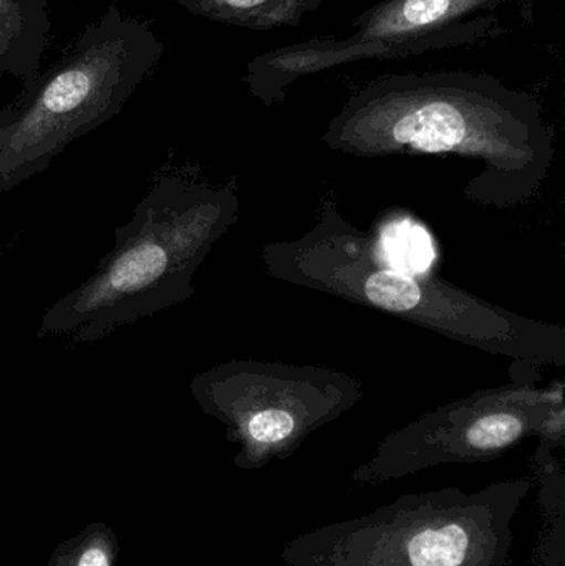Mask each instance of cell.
<instances>
[{
  "label": "cell",
  "mask_w": 565,
  "mask_h": 566,
  "mask_svg": "<svg viewBox=\"0 0 565 566\" xmlns=\"http://www.w3.org/2000/svg\"><path fill=\"white\" fill-rule=\"evenodd\" d=\"M355 158L454 156L481 165L471 205L511 209L536 198L554 163V129L530 93L473 72L377 76L344 103L322 135Z\"/></svg>",
  "instance_id": "cell-1"
},
{
  "label": "cell",
  "mask_w": 565,
  "mask_h": 566,
  "mask_svg": "<svg viewBox=\"0 0 565 566\" xmlns=\"http://www.w3.org/2000/svg\"><path fill=\"white\" fill-rule=\"evenodd\" d=\"M238 218V179L216 186L188 166H163L112 251L46 308L36 335L86 345L195 298L196 272Z\"/></svg>",
  "instance_id": "cell-2"
},
{
  "label": "cell",
  "mask_w": 565,
  "mask_h": 566,
  "mask_svg": "<svg viewBox=\"0 0 565 566\" xmlns=\"http://www.w3.org/2000/svg\"><path fill=\"white\" fill-rule=\"evenodd\" d=\"M265 274L421 326L443 338L526 365H565V328L493 305L435 274L407 275L381 264L374 235L347 221L335 199L292 241L261 251Z\"/></svg>",
  "instance_id": "cell-3"
},
{
  "label": "cell",
  "mask_w": 565,
  "mask_h": 566,
  "mask_svg": "<svg viewBox=\"0 0 565 566\" xmlns=\"http://www.w3.org/2000/svg\"><path fill=\"white\" fill-rule=\"evenodd\" d=\"M165 43L146 20L112 3L49 69L22 86L0 146V195L49 168L82 136L115 118L158 69Z\"/></svg>",
  "instance_id": "cell-4"
},
{
  "label": "cell",
  "mask_w": 565,
  "mask_h": 566,
  "mask_svg": "<svg viewBox=\"0 0 565 566\" xmlns=\"http://www.w3.org/2000/svg\"><path fill=\"white\" fill-rule=\"evenodd\" d=\"M531 489V481L516 479L474 492L400 495L299 535L281 558L287 566H511L513 522Z\"/></svg>",
  "instance_id": "cell-5"
},
{
  "label": "cell",
  "mask_w": 565,
  "mask_h": 566,
  "mask_svg": "<svg viewBox=\"0 0 565 566\" xmlns=\"http://www.w3.org/2000/svg\"><path fill=\"white\" fill-rule=\"evenodd\" d=\"M536 0H381L345 36H312L251 60L244 82L262 105H279L299 78L360 60L404 59L503 39L534 22Z\"/></svg>",
  "instance_id": "cell-6"
},
{
  "label": "cell",
  "mask_w": 565,
  "mask_h": 566,
  "mask_svg": "<svg viewBox=\"0 0 565 566\" xmlns=\"http://www.w3.org/2000/svg\"><path fill=\"white\" fill-rule=\"evenodd\" d=\"M191 395L238 446L236 468L259 471L355 408L364 388L337 369L234 359L196 375Z\"/></svg>",
  "instance_id": "cell-7"
},
{
  "label": "cell",
  "mask_w": 565,
  "mask_h": 566,
  "mask_svg": "<svg viewBox=\"0 0 565 566\" xmlns=\"http://www.w3.org/2000/svg\"><path fill=\"white\" fill-rule=\"evenodd\" d=\"M561 416V381L547 389L526 381L480 389L390 432L355 469L352 481L377 485L438 465L494 461L524 439L543 434Z\"/></svg>",
  "instance_id": "cell-8"
},
{
  "label": "cell",
  "mask_w": 565,
  "mask_h": 566,
  "mask_svg": "<svg viewBox=\"0 0 565 566\" xmlns=\"http://www.w3.org/2000/svg\"><path fill=\"white\" fill-rule=\"evenodd\" d=\"M50 25L46 0H0V76L23 86L42 72Z\"/></svg>",
  "instance_id": "cell-9"
},
{
  "label": "cell",
  "mask_w": 565,
  "mask_h": 566,
  "mask_svg": "<svg viewBox=\"0 0 565 566\" xmlns=\"http://www.w3.org/2000/svg\"><path fill=\"white\" fill-rule=\"evenodd\" d=\"M192 15L222 25L265 32L299 27L305 15L331 0H172Z\"/></svg>",
  "instance_id": "cell-10"
},
{
  "label": "cell",
  "mask_w": 565,
  "mask_h": 566,
  "mask_svg": "<svg viewBox=\"0 0 565 566\" xmlns=\"http://www.w3.org/2000/svg\"><path fill=\"white\" fill-rule=\"evenodd\" d=\"M374 244L381 264L401 274H431L437 261L430 231L408 216L385 221L374 238Z\"/></svg>",
  "instance_id": "cell-11"
},
{
  "label": "cell",
  "mask_w": 565,
  "mask_h": 566,
  "mask_svg": "<svg viewBox=\"0 0 565 566\" xmlns=\"http://www.w3.org/2000/svg\"><path fill=\"white\" fill-rule=\"evenodd\" d=\"M118 541L106 524H92L63 542L46 566H116Z\"/></svg>",
  "instance_id": "cell-12"
},
{
  "label": "cell",
  "mask_w": 565,
  "mask_h": 566,
  "mask_svg": "<svg viewBox=\"0 0 565 566\" xmlns=\"http://www.w3.org/2000/svg\"><path fill=\"white\" fill-rule=\"evenodd\" d=\"M10 122H12V109L7 105L6 108L0 112V146L6 142L7 136L10 133Z\"/></svg>",
  "instance_id": "cell-13"
}]
</instances>
